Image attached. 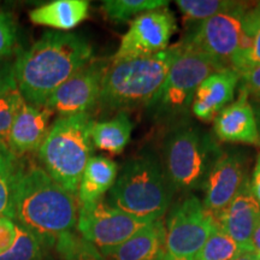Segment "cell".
I'll return each mask as SVG.
<instances>
[{
    "label": "cell",
    "instance_id": "cell-36",
    "mask_svg": "<svg viewBox=\"0 0 260 260\" xmlns=\"http://www.w3.org/2000/svg\"><path fill=\"white\" fill-rule=\"evenodd\" d=\"M233 260H258V254L254 252H242Z\"/></svg>",
    "mask_w": 260,
    "mask_h": 260
},
{
    "label": "cell",
    "instance_id": "cell-17",
    "mask_svg": "<svg viewBox=\"0 0 260 260\" xmlns=\"http://www.w3.org/2000/svg\"><path fill=\"white\" fill-rule=\"evenodd\" d=\"M240 74L233 69L217 71L198 87L191 110L201 121H212L234 99Z\"/></svg>",
    "mask_w": 260,
    "mask_h": 260
},
{
    "label": "cell",
    "instance_id": "cell-2",
    "mask_svg": "<svg viewBox=\"0 0 260 260\" xmlns=\"http://www.w3.org/2000/svg\"><path fill=\"white\" fill-rule=\"evenodd\" d=\"M77 195L59 186L44 168L22 165L14 195V220L53 246L64 234L75 232L79 218Z\"/></svg>",
    "mask_w": 260,
    "mask_h": 260
},
{
    "label": "cell",
    "instance_id": "cell-15",
    "mask_svg": "<svg viewBox=\"0 0 260 260\" xmlns=\"http://www.w3.org/2000/svg\"><path fill=\"white\" fill-rule=\"evenodd\" d=\"M213 122L214 134L222 141L259 146L254 109L245 89L240 90L236 102L223 109Z\"/></svg>",
    "mask_w": 260,
    "mask_h": 260
},
{
    "label": "cell",
    "instance_id": "cell-33",
    "mask_svg": "<svg viewBox=\"0 0 260 260\" xmlns=\"http://www.w3.org/2000/svg\"><path fill=\"white\" fill-rule=\"evenodd\" d=\"M240 79L242 80V89L260 104V67L240 74Z\"/></svg>",
    "mask_w": 260,
    "mask_h": 260
},
{
    "label": "cell",
    "instance_id": "cell-22",
    "mask_svg": "<svg viewBox=\"0 0 260 260\" xmlns=\"http://www.w3.org/2000/svg\"><path fill=\"white\" fill-rule=\"evenodd\" d=\"M256 67H260V3L246 11L242 46L232 59V69L239 74Z\"/></svg>",
    "mask_w": 260,
    "mask_h": 260
},
{
    "label": "cell",
    "instance_id": "cell-32",
    "mask_svg": "<svg viewBox=\"0 0 260 260\" xmlns=\"http://www.w3.org/2000/svg\"><path fill=\"white\" fill-rule=\"evenodd\" d=\"M17 223L9 217H0V254L5 253L15 243Z\"/></svg>",
    "mask_w": 260,
    "mask_h": 260
},
{
    "label": "cell",
    "instance_id": "cell-38",
    "mask_svg": "<svg viewBox=\"0 0 260 260\" xmlns=\"http://www.w3.org/2000/svg\"><path fill=\"white\" fill-rule=\"evenodd\" d=\"M258 260H260V256L259 255H258Z\"/></svg>",
    "mask_w": 260,
    "mask_h": 260
},
{
    "label": "cell",
    "instance_id": "cell-10",
    "mask_svg": "<svg viewBox=\"0 0 260 260\" xmlns=\"http://www.w3.org/2000/svg\"><path fill=\"white\" fill-rule=\"evenodd\" d=\"M152 222L135 218L115 209L105 199L80 205L77 233L99 249L112 248L125 242Z\"/></svg>",
    "mask_w": 260,
    "mask_h": 260
},
{
    "label": "cell",
    "instance_id": "cell-23",
    "mask_svg": "<svg viewBox=\"0 0 260 260\" xmlns=\"http://www.w3.org/2000/svg\"><path fill=\"white\" fill-rule=\"evenodd\" d=\"M22 164L8 144L0 142V217L14 219V195Z\"/></svg>",
    "mask_w": 260,
    "mask_h": 260
},
{
    "label": "cell",
    "instance_id": "cell-16",
    "mask_svg": "<svg viewBox=\"0 0 260 260\" xmlns=\"http://www.w3.org/2000/svg\"><path fill=\"white\" fill-rule=\"evenodd\" d=\"M53 112L46 106L24 103L8 138V146L18 155L39 151L51 126Z\"/></svg>",
    "mask_w": 260,
    "mask_h": 260
},
{
    "label": "cell",
    "instance_id": "cell-7",
    "mask_svg": "<svg viewBox=\"0 0 260 260\" xmlns=\"http://www.w3.org/2000/svg\"><path fill=\"white\" fill-rule=\"evenodd\" d=\"M220 70H224V68L182 44L180 56L171 65L160 92L149 107H154L160 113L184 111L188 106H191L198 87L207 77Z\"/></svg>",
    "mask_w": 260,
    "mask_h": 260
},
{
    "label": "cell",
    "instance_id": "cell-20",
    "mask_svg": "<svg viewBox=\"0 0 260 260\" xmlns=\"http://www.w3.org/2000/svg\"><path fill=\"white\" fill-rule=\"evenodd\" d=\"M89 2L86 0H54L34 9L29 18L34 24L68 31L87 18Z\"/></svg>",
    "mask_w": 260,
    "mask_h": 260
},
{
    "label": "cell",
    "instance_id": "cell-8",
    "mask_svg": "<svg viewBox=\"0 0 260 260\" xmlns=\"http://www.w3.org/2000/svg\"><path fill=\"white\" fill-rule=\"evenodd\" d=\"M247 10L248 5L240 3L230 11L199 22L182 44L205 54L224 69H232V59L242 46Z\"/></svg>",
    "mask_w": 260,
    "mask_h": 260
},
{
    "label": "cell",
    "instance_id": "cell-29",
    "mask_svg": "<svg viewBox=\"0 0 260 260\" xmlns=\"http://www.w3.org/2000/svg\"><path fill=\"white\" fill-rule=\"evenodd\" d=\"M24 103L23 96L18 89L0 98V142H8L10 130Z\"/></svg>",
    "mask_w": 260,
    "mask_h": 260
},
{
    "label": "cell",
    "instance_id": "cell-37",
    "mask_svg": "<svg viewBox=\"0 0 260 260\" xmlns=\"http://www.w3.org/2000/svg\"><path fill=\"white\" fill-rule=\"evenodd\" d=\"M254 113H255V119H256V125H258V134H259V146H260V104L256 103L254 107Z\"/></svg>",
    "mask_w": 260,
    "mask_h": 260
},
{
    "label": "cell",
    "instance_id": "cell-14",
    "mask_svg": "<svg viewBox=\"0 0 260 260\" xmlns=\"http://www.w3.org/2000/svg\"><path fill=\"white\" fill-rule=\"evenodd\" d=\"M260 217V206L251 189V180L243 184L235 199L214 216L217 225L237 243L243 252H254L252 236Z\"/></svg>",
    "mask_w": 260,
    "mask_h": 260
},
{
    "label": "cell",
    "instance_id": "cell-25",
    "mask_svg": "<svg viewBox=\"0 0 260 260\" xmlns=\"http://www.w3.org/2000/svg\"><path fill=\"white\" fill-rule=\"evenodd\" d=\"M60 260H109L98 247L84 240L79 233H68L54 243Z\"/></svg>",
    "mask_w": 260,
    "mask_h": 260
},
{
    "label": "cell",
    "instance_id": "cell-5",
    "mask_svg": "<svg viewBox=\"0 0 260 260\" xmlns=\"http://www.w3.org/2000/svg\"><path fill=\"white\" fill-rule=\"evenodd\" d=\"M89 113L58 116L39 148L42 168L65 190L77 195L87 162L92 158L93 142Z\"/></svg>",
    "mask_w": 260,
    "mask_h": 260
},
{
    "label": "cell",
    "instance_id": "cell-13",
    "mask_svg": "<svg viewBox=\"0 0 260 260\" xmlns=\"http://www.w3.org/2000/svg\"><path fill=\"white\" fill-rule=\"evenodd\" d=\"M248 180L245 157L236 152H223L205 181L204 207L213 216L222 212Z\"/></svg>",
    "mask_w": 260,
    "mask_h": 260
},
{
    "label": "cell",
    "instance_id": "cell-26",
    "mask_svg": "<svg viewBox=\"0 0 260 260\" xmlns=\"http://www.w3.org/2000/svg\"><path fill=\"white\" fill-rule=\"evenodd\" d=\"M240 3L241 2L230 0H177L176 4L184 21L199 23L213 16L235 9Z\"/></svg>",
    "mask_w": 260,
    "mask_h": 260
},
{
    "label": "cell",
    "instance_id": "cell-18",
    "mask_svg": "<svg viewBox=\"0 0 260 260\" xmlns=\"http://www.w3.org/2000/svg\"><path fill=\"white\" fill-rule=\"evenodd\" d=\"M109 260H162L165 252V225L161 219L147 224L125 242L100 249Z\"/></svg>",
    "mask_w": 260,
    "mask_h": 260
},
{
    "label": "cell",
    "instance_id": "cell-35",
    "mask_svg": "<svg viewBox=\"0 0 260 260\" xmlns=\"http://www.w3.org/2000/svg\"><path fill=\"white\" fill-rule=\"evenodd\" d=\"M252 246H253V251H254V253H256V254L260 256V217L258 222H256L254 232H253Z\"/></svg>",
    "mask_w": 260,
    "mask_h": 260
},
{
    "label": "cell",
    "instance_id": "cell-1",
    "mask_svg": "<svg viewBox=\"0 0 260 260\" xmlns=\"http://www.w3.org/2000/svg\"><path fill=\"white\" fill-rule=\"evenodd\" d=\"M93 59L92 46L82 35L46 31L16 58L17 89L25 103L45 106L61 84Z\"/></svg>",
    "mask_w": 260,
    "mask_h": 260
},
{
    "label": "cell",
    "instance_id": "cell-24",
    "mask_svg": "<svg viewBox=\"0 0 260 260\" xmlns=\"http://www.w3.org/2000/svg\"><path fill=\"white\" fill-rule=\"evenodd\" d=\"M169 2L164 0H106L103 2V11L106 17L116 23L129 21L134 16L167 8Z\"/></svg>",
    "mask_w": 260,
    "mask_h": 260
},
{
    "label": "cell",
    "instance_id": "cell-3",
    "mask_svg": "<svg viewBox=\"0 0 260 260\" xmlns=\"http://www.w3.org/2000/svg\"><path fill=\"white\" fill-rule=\"evenodd\" d=\"M181 52L182 44L178 42L153 56L112 60L104 75L100 105L121 112L135 107H149Z\"/></svg>",
    "mask_w": 260,
    "mask_h": 260
},
{
    "label": "cell",
    "instance_id": "cell-27",
    "mask_svg": "<svg viewBox=\"0 0 260 260\" xmlns=\"http://www.w3.org/2000/svg\"><path fill=\"white\" fill-rule=\"evenodd\" d=\"M47 245L34 234L17 224V236L15 243L5 253L0 254V260H44Z\"/></svg>",
    "mask_w": 260,
    "mask_h": 260
},
{
    "label": "cell",
    "instance_id": "cell-19",
    "mask_svg": "<svg viewBox=\"0 0 260 260\" xmlns=\"http://www.w3.org/2000/svg\"><path fill=\"white\" fill-rule=\"evenodd\" d=\"M118 176V165L104 155H92L81 177L77 199L80 205L104 199Z\"/></svg>",
    "mask_w": 260,
    "mask_h": 260
},
{
    "label": "cell",
    "instance_id": "cell-12",
    "mask_svg": "<svg viewBox=\"0 0 260 260\" xmlns=\"http://www.w3.org/2000/svg\"><path fill=\"white\" fill-rule=\"evenodd\" d=\"M109 61L93 59L52 94L45 106L59 116L88 113L99 103Z\"/></svg>",
    "mask_w": 260,
    "mask_h": 260
},
{
    "label": "cell",
    "instance_id": "cell-6",
    "mask_svg": "<svg viewBox=\"0 0 260 260\" xmlns=\"http://www.w3.org/2000/svg\"><path fill=\"white\" fill-rule=\"evenodd\" d=\"M223 153L212 136L194 126H181L168 136L162 148L165 175L174 191L203 189L207 175Z\"/></svg>",
    "mask_w": 260,
    "mask_h": 260
},
{
    "label": "cell",
    "instance_id": "cell-30",
    "mask_svg": "<svg viewBox=\"0 0 260 260\" xmlns=\"http://www.w3.org/2000/svg\"><path fill=\"white\" fill-rule=\"evenodd\" d=\"M17 30L11 15L0 9V58H9L16 46Z\"/></svg>",
    "mask_w": 260,
    "mask_h": 260
},
{
    "label": "cell",
    "instance_id": "cell-28",
    "mask_svg": "<svg viewBox=\"0 0 260 260\" xmlns=\"http://www.w3.org/2000/svg\"><path fill=\"white\" fill-rule=\"evenodd\" d=\"M243 251L218 225L198 253L197 260H233Z\"/></svg>",
    "mask_w": 260,
    "mask_h": 260
},
{
    "label": "cell",
    "instance_id": "cell-21",
    "mask_svg": "<svg viewBox=\"0 0 260 260\" xmlns=\"http://www.w3.org/2000/svg\"><path fill=\"white\" fill-rule=\"evenodd\" d=\"M132 132L133 123L128 113L118 112L110 121H93L90 139L95 148L116 155L124 151L132 138Z\"/></svg>",
    "mask_w": 260,
    "mask_h": 260
},
{
    "label": "cell",
    "instance_id": "cell-11",
    "mask_svg": "<svg viewBox=\"0 0 260 260\" xmlns=\"http://www.w3.org/2000/svg\"><path fill=\"white\" fill-rule=\"evenodd\" d=\"M175 30L176 19L168 6L141 14L132 21L112 60H126L160 53L169 48Z\"/></svg>",
    "mask_w": 260,
    "mask_h": 260
},
{
    "label": "cell",
    "instance_id": "cell-4",
    "mask_svg": "<svg viewBox=\"0 0 260 260\" xmlns=\"http://www.w3.org/2000/svg\"><path fill=\"white\" fill-rule=\"evenodd\" d=\"M174 193L161 162L142 154L125 162L106 201L135 218L154 222L167 213Z\"/></svg>",
    "mask_w": 260,
    "mask_h": 260
},
{
    "label": "cell",
    "instance_id": "cell-31",
    "mask_svg": "<svg viewBox=\"0 0 260 260\" xmlns=\"http://www.w3.org/2000/svg\"><path fill=\"white\" fill-rule=\"evenodd\" d=\"M17 89L15 77V60L0 58V98Z\"/></svg>",
    "mask_w": 260,
    "mask_h": 260
},
{
    "label": "cell",
    "instance_id": "cell-34",
    "mask_svg": "<svg viewBox=\"0 0 260 260\" xmlns=\"http://www.w3.org/2000/svg\"><path fill=\"white\" fill-rule=\"evenodd\" d=\"M251 189L254 195L255 200L258 201L260 206V154L256 158L255 167L253 169V174L251 178Z\"/></svg>",
    "mask_w": 260,
    "mask_h": 260
},
{
    "label": "cell",
    "instance_id": "cell-9",
    "mask_svg": "<svg viewBox=\"0 0 260 260\" xmlns=\"http://www.w3.org/2000/svg\"><path fill=\"white\" fill-rule=\"evenodd\" d=\"M217 223L214 216L197 197L175 205L165 224L164 255L197 259Z\"/></svg>",
    "mask_w": 260,
    "mask_h": 260
}]
</instances>
